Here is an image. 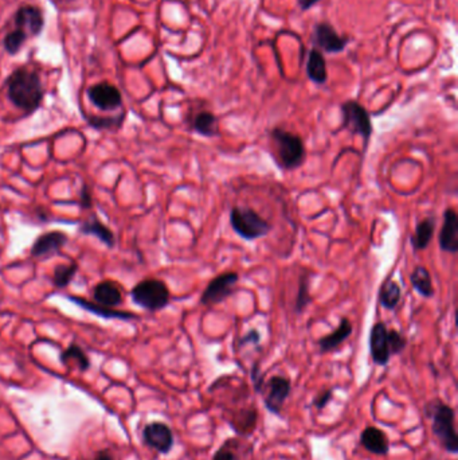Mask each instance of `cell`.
<instances>
[{"label":"cell","mask_w":458,"mask_h":460,"mask_svg":"<svg viewBox=\"0 0 458 460\" xmlns=\"http://www.w3.org/2000/svg\"><path fill=\"white\" fill-rule=\"evenodd\" d=\"M410 282L414 287L415 291L419 295H422L423 298H432L434 295V287H433L430 272L425 266H422V265L415 266V269L410 276Z\"/></svg>","instance_id":"24"},{"label":"cell","mask_w":458,"mask_h":460,"mask_svg":"<svg viewBox=\"0 0 458 460\" xmlns=\"http://www.w3.org/2000/svg\"><path fill=\"white\" fill-rule=\"evenodd\" d=\"M144 443L159 454H168L174 447V434L171 428L160 421H153L143 429Z\"/></svg>","instance_id":"9"},{"label":"cell","mask_w":458,"mask_h":460,"mask_svg":"<svg viewBox=\"0 0 458 460\" xmlns=\"http://www.w3.org/2000/svg\"><path fill=\"white\" fill-rule=\"evenodd\" d=\"M434 230H436L434 219H425L416 225L414 236L412 237V244L415 250H423L429 246L434 236Z\"/></svg>","instance_id":"23"},{"label":"cell","mask_w":458,"mask_h":460,"mask_svg":"<svg viewBox=\"0 0 458 460\" xmlns=\"http://www.w3.org/2000/svg\"><path fill=\"white\" fill-rule=\"evenodd\" d=\"M81 205L84 209H90V206H91V194H90L89 186H84V189L81 191Z\"/></svg>","instance_id":"36"},{"label":"cell","mask_w":458,"mask_h":460,"mask_svg":"<svg viewBox=\"0 0 458 460\" xmlns=\"http://www.w3.org/2000/svg\"><path fill=\"white\" fill-rule=\"evenodd\" d=\"M213 460H237V458L231 450H227L226 445H223L215 452Z\"/></svg>","instance_id":"35"},{"label":"cell","mask_w":458,"mask_h":460,"mask_svg":"<svg viewBox=\"0 0 458 460\" xmlns=\"http://www.w3.org/2000/svg\"><path fill=\"white\" fill-rule=\"evenodd\" d=\"M87 97L93 105L104 112L117 110L123 104L120 90L108 83H101L90 87L87 89Z\"/></svg>","instance_id":"10"},{"label":"cell","mask_w":458,"mask_h":460,"mask_svg":"<svg viewBox=\"0 0 458 460\" xmlns=\"http://www.w3.org/2000/svg\"><path fill=\"white\" fill-rule=\"evenodd\" d=\"M7 94L11 103L27 113L38 110L44 100L39 76L26 67L17 69L7 80Z\"/></svg>","instance_id":"1"},{"label":"cell","mask_w":458,"mask_h":460,"mask_svg":"<svg viewBox=\"0 0 458 460\" xmlns=\"http://www.w3.org/2000/svg\"><path fill=\"white\" fill-rule=\"evenodd\" d=\"M389 345H390V351L391 355H396L400 354L402 351L405 350L407 341L406 338L396 330H389Z\"/></svg>","instance_id":"30"},{"label":"cell","mask_w":458,"mask_h":460,"mask_svg":"<svg viewBox=\"0 0 458 460\" xmlns=\"http://www.w3.org/2000/svg\"><path fill=\"white\" fill-rule=\"evenodd\" d=\"M120 121H121V120H120L118 117H116V119H108V117L101 119V117H94V119H90V120H89L90 126H93V127H96V128H109V127H112V124L118 126Z\"/></svg>","instance_id":"32"},{"label":"cell","mask_w":458,"mask_h":460,"mask_svg":"<svg viewBox=\"0 0 458 460\" xmlns=\"http://www.w3.org/2000/svg\"><path fill=\"white\" fill-rule=\"evenodd\" d=\"M61 362L64 365H69L70 362H74L81 372H85L90 368V361H89L87 352L82 350L78 345H74V343L70 345L65 351H62Z\"/></svg>","instance_id":"25"},{"label":"cell","mask_w":458,"mask_h":460,"mask_svg":"<svg viewBox=\"0 0 458 460\" xmlns=\"http://www.w3.org/2000/svg\"><path fill=\"white\" fill-rule=\"evenodd\" d=\"M370 352L372 361L379 366H386L391 358L389 345V330L383 322H378L372 326L370 332Z\"/></svg>","instance_id":"11"},{"label":"cell","mask_w":458,"mask_h":460,"mask_svg":"<svg viewBox=\"0 0 458 460\" xmlns=\"http://www.w3.org/2000/svg\"><path fill=\"white\" fill-rule=\"evenodd\" d=\"M270 135L277 147V157L280 164L286 170L300 167L306 159V147L303 139L299 135L285 131L283 128H274Z\"/></svg>","instance_id":"3"},{"label":"cell","mask_w":458,"mask_h":460,"mask_svg":"<svg viewBox=\"0 0 458 460\" xmlns=\"http://www.w3.org/2000/svg\"><path fill=\"white\" fill-rule=\"evenodd\" d=\"M252 381H253V385H254V391L257 393H261L263 384H265V377L262 374L258 364H254L253 368H252Z\"/></svg>","instance_id":"31"},{"label":"cell","mask_w":458,"mask_h":460,"mask_svg":"<svg viewBox=\"0 0 458 460\" xmlns=\"http://www.w3.org/2000/svg\"><path fill=\"white\" fill-rule=\"evenodd\" d=\"M69 299L76 303L77 306L87 309L89 312L94 314V315H98V316H103V318H109V319H121V321H131V319H134L136 315L132 314V312H128V311H121V309H116V308H110V307L101 306V305H94V303H90L87 302L85 299L82 298H77V296H69Z\"/></svg>","instance_id":"18"},{"label":"cell","mask_w":458,"mask_h":460,"mask_svg":"<svg viewBox=\"0 0 458 460\" xmlns=\"http://www.w3.org/2000/svg\"><path fill=\"white\" fill-rule=\"evenodd\" d=\"M309 303H310L309 279H308V275H301L300 282H299V291H297L296 305H294L296 312H303Z\"/></svg>","instance_id":"28"},{"label":"cell","mask_w":458,"mask_h":460,"mask_svg":"<svg viewBox=\"0 0 458 460\" xmlns=\"http://www.w3.org/2000/svg\"><path fill=\"white\" fill-rule=\"evenodd\" d=\"M77 264H61L57 265L54 269V278L53 283L57 288H65L70 284V282L74 279L77 273Z\"/></svg>","instance_id":"27"},{"label":"cell","mask_w":458,"mask_h":460,"mask_svg":"<svg viewBox=\"0 0 458 460\" xmlns=\"http://www.w3.org/2000/svg\"><path fill=\"white\" fill-rule=\"evenodd\" d=\"M332 395H333L332 391H331V389H327V391L322 392L320 395H316L315 400H313V405H315V408H317L319 411L324 409V408L327 407L328 402L332 400Z\"/></svg>","instance_id":"33"},{"label":"cell","mask_w":458,"mask_h":460,"mask_svg":"<svg viewBox=\"0 0 458 460\" xmlns=\"http://www.w3.org/2000/svg\"><path fill=\"white\" fill-rule=\"evenodd\" d=\"M17 28L23 31L26 35L33 34L37 35L44 28V17L42 12L33 6L21 7L15 15Z\"/></svg>","instance_id":"15"},{"label":"cell","mask_w":458,"mask_h":460,"mask_svg":"<svg viewBox=\"0 0 458 460\" xmlns=\"http://www.w3.org/2000/svg\"><path fill=\"white\" fill-rule=\"evenodd\" d=\"M132 300L137 306L148 311H159L168 306L170 289L164 282L157 279H147L134 285L131 292Z\"/></svg>","instance_id":"5"},{"label":"cell","mask_w":458,"mask_h":460,"mask_svg":"<svg viewBox=\"0 0 458 460\" xmlns=\"http://www.w3.org/2000/svg\"><path fill=\"white\" fill-rule=\"evenodd\" d=\"M81 233L84 235H91L94 237H97L98 240L101 242H104L108 248H113L114 244H116V239H114V235L112 233L109 228L107 225H104L100 219L97 217H90V219H87L81 228H80Z\"/></svg>","instance_id":"21"},{"label":"cell","mask_w":458,"mask_h":460,"mask_svg":"<svg viewBox=\"0 0 458 460\" xmlns=\"http://www.w3.org/2000/svg\"><path fill=\"white\" fill-rule=\"evenodd\" d=\"M292 392V382L288 377L283 375H273L270 377L262 388V395H263V404L265 408L276 415L281 416L283 408H284L285 401L289 397Z\"/></svg>","instance_id":"6"},{"label":"cell","mask_w":458,"mask_h":460,"mask_svg":"<svg viewBox=\"0 0 458 460\" xmlns=\"http://www.w3.org/2000/svg\"><path fill=\"white\" fill-rule=\"evenodd\" d=\"M313 42L327 53H342L349 44V40L339 35L329 23H316L313 30Z\"/></svg>","instance_id":"12"},{"label":"cell","mask_w":458,"mask_h":460,"mask_svg":"<svg viewBox=\"0 0 458 460\" xmlns=\"http://www.w3.org/2000/svg\"><path fill=\"white\" fill-rule=\"evenodd\" d=\"M439 248L443 252H458V216L456 210L446 209L443 213V223L439 233Z\"/></svg>","instance_id":"13"},{"label":"cell","mask_w":458,"mask_h":460,"mask_svg":"<svg viewBox=\"0 0 458 460\" xmlns=\"http://www.w3.org/2000/svg\"><path fill=\"white\" fill-rule=\"evenodd\" d=\"M93 298L97 305L114 308L123 302V292L114 282H101L94 287Z\"/></svg>","instance_id":"17"},{"label":"cell","mask_w":458,"mask_h":460,"mask_svg":"<svg viewBox=\"0 0 458 460\" xmlns=\"http://www.w3.org/2000/svg\"><path fill=\"white\" fill-rule=\"evenodd\" d=\"M193 130L202 136L211 137L218 135V120L214 113L209 110H202L193 119Z\"/></svg>","instance_id":"22"},{"label":"cell","mask_w":458,"mask_h":460,"mask_svg":"<svg viewBox=\"0 0 458 460\" xmlns=\"http://www.w3.org/2000/svg\"><path fill=\"white\" fill-rule=\"evenodd\" d=\"M320 0H299V6L301 7V10H309L310 7H313L316 3H319Z\"/></svg>","instance_id":"38"},{"label":"cell","mask_w":458,"mask_h":460,"mask_svg":"<svg viewBox=\"0 0 458 460\" xmlns=\"http://www.w3.org/2000/svg\"><path fill=\"white\" fill-rule=\"evenodd\" d=\"M425 414L432 420V431L443 450L456 455L458 452L456 411L450 405L436 398L425 407Z\"/></svg>","instance_id":"2"},{"label":"cell","mask_w":458,"mask_h":460,"mask_svg":"<svg viewBox=\"0 0 458 460\" xmlns=\"http://www.w3.org/2000/svg\"><path fill=\"white\" fill-rule=\"evenodd\" d=\"M352 334V325L347 318H343L339 323V326L336 330L331 334H328L326 337H323L322 339H319L317 345L320 348L322 352H329L337 349L349 335Z\"/></svg>","instance_id":"20"},{"label":"cell","mask_w":458,"mask_h":460,"mask_svg":"<svg viewBox=\"0 0 458 460\" xmlns=\"http://www.w3.org/2000/svg\"><path fill=\"white\" fill-rule=\"evenodd\" d=\"M379 298H380L382 306L387 309H394L395 307L398 306V303L400 302V298H402L400 287L395 282H387L386 284L382 285Z\"/></svg>","instance_id":"26"},{"label":"cell","mask_w":458,"mask_h":460,"mask_svg":"<svg viewBox=\"0 0 458 460\" xmlns=\"http://www.w3.org/2000/svg\"><path fill=\"white\" fill-rule=\"evenodd\" d=\"M230 223L238 236L249 241L265 237L272 229L266 219L247 207H233L230 212Z\"/></svg>","instance_id":"4"},{"label":"cell","mask_w":458,"mask_h":460,"mask_svg":"<svg viewBox=\"0 0 458 460\" xmlns=\"http://www.w3.org/2000/svg\"><path fill=\"white\" fill-rule=\"evenodd\" d=\"M240 280L237 272H227L213 279L206 287L200 303L203 306H215L233 295V289Z\"/></svg>","instance_id":"8"},{"label":"cell","mask_w":458,"mask_h":460,"mask_svg":"<svg viewBox=\"0 0 458 460\" xmlns=\"http://www.w3.org/2000/svg\"><path fill=\"white\" fill-rule=\"evenodd\" d=\"M67 242V236L62 232H49L39 236L33 248L31 255L34 257H47L60 252Z\"/></svg>","instance_id":"14"},{"label":"cell","mask_w":458,"mask_h":460,"mask_svg":"<svg viewBox=\"0 0 458 460\" xmlns=\"http://www.w3.org/2000/svg\"><path fill=\"white\" fill-rule=\"evenodd\" d=\"M306 74L315 84H326L328 80L327 62L323 53L317 49H312L306 61Z\"/></svg>","instance_id":"19"},{"label":"cell","mask_w":458,"mask_h":460,"mask_svg":"<svg viewBox=\"0 0 458 460\" xmlns=\"http://www.w3.org/2000/svg\"><path fill=\"white\" fill-rule=\"evenodd\" d=\"M343 128L351 133L360 135L366 142L371 137L372 123L370 113L358 101L349 100L342 105Z\"/></svg>","instance_id":"7"},{"label":"cell","mask_w":458,"mask_h":460,"mask_svg":"<svg viewBox=\"0 0 458 460\" xmlns=\"http://www.w3.org/2000/svg\"><path fill=\"white\" fill-rule=\"evenodd\" d=\"M94 460H114L113 459V455H112V452H110L109 450H103V451H100L97 455H96V458H94Z\"/></svg>","instance_id":"37"},{"label":"cell","mask_w":458,"mask_h":460,"mask_svg":"<svg viewBox=\"0 0 458 460\" xmlns=\"http://www.w3.org/2000/svg\"><path fill=\"white\" fill-rule=\"evenodd\" d=\"M27 35L21 31V30H14L11 31L10 34L6 35L4 41H3V44H4V49L10 53V54H15L18 53V50L22 47V44H24Z\"/></svg>","instance_id":"29"},{"label":"cell","mask_w":458,"mask_h":460,"mask_svg":"<svg viewBox=\"0 0 458 460\" xmlns=\"http://www.w3.org/2000/svg\"><path fill=\"white\" fill-rule=\"evenodd\" d=\"M261 341V335L257 330H250L245 337H242L240 341V346H245L247 343H253V345H258Z\"/></svg>","instance_id":"34"},{"label":"cell","mask_w":458,"mask_h":460,"mask_svg":"<svg viewBox=\"0 0 458 460\" xmlns=\"http://www.w3.org/2000/svg\"><path fill=\"white\" fill-rule=\"evenodd\" d=\"M360 444L373 455L385 457L390 451V441L386 434L378 427H367L360 434Z\"/></svg>","instance_id":"16"}]
</instances>
